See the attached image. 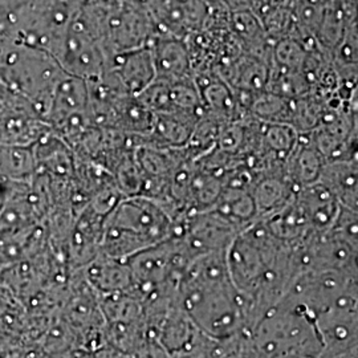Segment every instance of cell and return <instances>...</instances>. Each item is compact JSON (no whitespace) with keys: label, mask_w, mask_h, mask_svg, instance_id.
I'll return each instance as SVG.
<instances>
[{"label":"cell","mask_w":358,"mask_h":358,"mask_svg":"<svg viewBox=\"0 0 358 358\" xmlns=\"http://www.w3.org/2000/svg\"><path fill=\"white\" fill-rule=\"evenodd\" d=\"M179 282L183 310L203 332L227 337L245 324L242 301L227 268L226 251L195 256Z\"/></svg>","instance_id":"1"},{"label":"cell","mask_w":358,"mask_h":358,"mask_svg":"<svg viewBox=\"0 0 358 358\" xmlns=\"http://www.w3.org/2000/svg\"><path fill=\"white\" fill-rule=\"evenodd\" d=\"M357 158L327 161L317 182L332 194L341 207L357 211Z\"/></svg>","instance_id":"5"},{"label":"cell","mask_w":358,"mask_h":358,"mask_svg":"<svg viewBox=\"0 0 358 358\" xmlns=\"http://www.w3.org/2000/svg\"><path fill=\"white\" fill-rule=\"evenodd\" d=\"M145 4L157 36L186 40L205 29L210 17L206 0H146Z\"/></svg>","instance_id":"3"},{"label":"cell","mask_w":358,"mask_h":358,"mask_svg":"<svg viewBox=\"0 0 358 358\" xmlns=\"http://www.w3.org/2000/svg\"><path fill=\"white\" fill-rule=\"evenodd\" d=\"M155 80L174 83L192 78L190 53L185 40L157 36L150 43Z\"/></svg>","instance_id":"4"},{"label":"cell","mask_w":358,"mask_h":358,"mask_svg":"<svg viewBox=\"0 0 358 358\" xmlns=\"http://www.w3.org/2000/svg\"><path fill=\"white\" fill-rule=\"evenodd\" d=\"M176 217L165 206L145 195L120 199L103 219L100 250L103 256L127 262L173 236Z\"/></svg>","instance_id":"2"},{"label":"cell","mask_w":358,"mask_h":358,"mask_svg":"<svg viewBox=\"0 0 358 358\" xmlns=\"http://www.w3.org/2000/svg\"><path fill=\"white\" fill-rule=\"evenodd\" d=\"M324 164V157L304 133L299 136L294 149L282 161V174L297 190L317 182Z\"/></svg>","instance_id":"6"}]
</instances>
